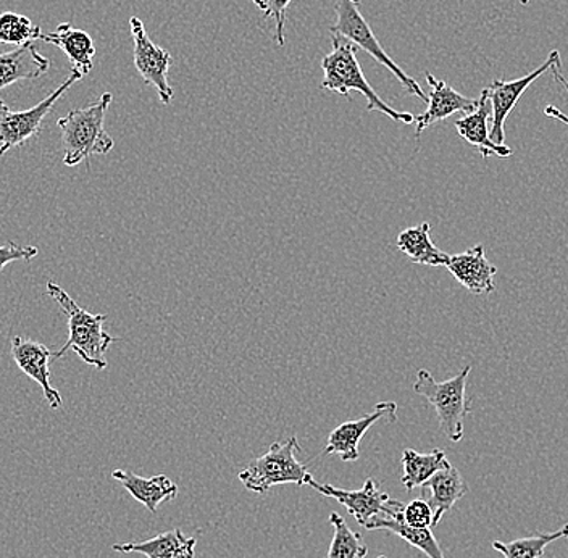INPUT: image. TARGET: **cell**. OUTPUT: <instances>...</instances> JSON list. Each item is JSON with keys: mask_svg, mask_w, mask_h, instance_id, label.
<instances>
[{"mask_svg": "<svg viewBox=\"0 0 568 558\" xmlns=\"http://www.w3.org/2000/svg\"><path fill=\"white\" fill-rule=\"evenodd\" d=\"M333 49L328 55L323 57L322 88L326 91L337 92L347 98L349 92L357 91L367 99V112H379L396 123L412 124L415 116L407 112H397L390 109L371 87L361 63L357 60V45L341 35L332 34Z\"/></svg>", "mask_w": 568, "mask_h": 558, "instance_id": "6da1fadb", "label": "cell"}, {"mask_svg": "<svg viewBox=\"0 0 568 558\" xmlns=\"http://www.w3.org/2000/svg\"><path fill=\"white\" fill-rule=\"evenodd\" d=\"M112 99L110 92H104L95 104L71 110L59 119L57 126L62 133L63 163L67 166L80 165L92 155H106L115 148V141L104 128Z\"/></svg>", "mask_w": 568, "mask_h": 558, "instance_id": "7a4b0ae2", "label": "cell"}, {"mask_svg": "<svg viewBox=\"0 0 568 558\" xmlns=\"http://www.w3.org/2000/svg\"><path fill=\"white\" fill-rule=\"evenodd\" d=\"M48 294L60 305L67 316H69V339L52 358H62L69 351L78 354V357L84 364L98 369H105L106 364L105 352L115 343V337L110 336L104 329L106 315H92L88 311L81 308L78 302L65 293L59 284L49 281Z\"/></svg>", "mask_w": 568, "mask_h": 558, "instance_id": "3957f363", "label": "cell"}, {"mask_svg": "<svg viewBox=\"0 0 568 558\" xmlns=\"http://www.w3.org/2000/svg\"><path fill=\"white\" fill-rule=\"evenodd\" d=\"M301 446L296 436L284 443H273L268 453L255 458L240 473V481L252 493L265 494L273 486L296 485L307 486L311 478L307 465L297 458Z\"/></svg>", "mask_w": 568, "mask_h": 558, "instance_id": "277c9868", "label": "cell"}, {"mask_svg": "<svg viewBox=\"0 0 568 558\" xmlns=\"http://www.w3.org/2000/svg\"><path fill=\"white\" fill-rule=\"evenodd\" d=\"M471 367L462 368L459 375L446 382H436L428 369H418L414 390L424 396L435 407L439 426L444 435L453 443L464 437V422L470 414V400L467 399V379Z\"/></svg>", "mask_w": 568, "mask_h": 558, "instance_id": "5b68a950", "label": "cell"}, {"mask_svg": "<svg viewBox=\"0 0 568 558\" xmlns=\"http://www.w3.org/2000/svg\"><path fill=\"white\" fill-rule=\"evenodd\" d=\"M361 0H333L336 21L335 24L329 27L332 34L341 35V38L353 42L357 48L364 49L368 55L373 57V60L382 63L383 67H386V69L399 80V83L403 84V88L406 89L408 94L415 95V98L422 99L424 102L428 101L420 84H418L414 78L408 77L406 71L400 69V67L390 59L388 53H386L383 45L379 44L376 34L373 33L371 24H368V21L365 20L364 16L361 13Z\"/></svg>", "mask_w": 568, "mask_h": 558, "instance_id": "8992f818", "label": "cell"}, {"mask_svg": "<svg viewBox=\"0 0 568 558\" xmlns=\"http://www.w3.org/2000/svg\"><path fill=\"white\" fill-rule=\"evenodd\" d=\"M549 71L554 74V80L562 84V87H566L568 91V81L564 78L562 60H560L559 51L550 52L546 62L542 63L541 67H538V69L532 70L531 73L513 81L496 80L493 81L491 87L486 88L489 104H491L493 122L491 130H489V138H491L493 142L504 144V140H506L504 124H506L507 116L513 113L515 105L518 104L525 91H527L538 78L549 73Z\"/></svg>", "mask_w": 568, "mask_h": 558, "instance_id": "52a82bcc", "label": "cell"}, {"mask_svg": "<svg viewBox=\"0 0 568 558\" xmlns=\"http://www.w3.org/2000/svg\"><path fill=\"white\" fill-rule=\"evenodd\" d=\"M83 80L80 73L71 71L69 80L60 84L48 98L42 99L38 105L21 112H13L6 102L0 101V158L12 149L21 148L41 131L45 116L52 112L53 105L71 87Z\"/></svg>", "mask_w": 568, "mask_h": 558, "instance_id": "ba28073f", "label": "cell"}, {"mask_svg": "<svg viewBox=\"0 0 568 558\" xmlns=\"http://www.w3.org/2000/svg\"><path fill=\"white\" fill-rule=\"evenodd\" d=\"M131 38H133V59L138 73L145 84L158 91L163 104L172 102L173 92L169 83V71L173 59L169 51L154 44L145 31L144 23L138 17L130 18Z\"/></svg>", "mask_w": 568, "mask_h": 558, "instance_id": "9c48e42d", "label": "cell"}, {"mask_svg": "<svg viewBox=\"0 0 568 558\" xmlns=\"http://www.w3.org/2000/svg\"><path fill=\"white\" fill-rule=\"evenodd\" d=\"M307 486L317 490L322 496L343 504L347 511L353 515L355 521L364 528L371 524L373 518L385 515L390 504V497L379 489V483H376L375 479H367L361 489L347 490L337 489L336 486L332 485H322L311 476L307 479Z\"/></svg>", "mask_w": 568, "mask_h": 558, "instance_id": "30bf717a", "label": "cell"}, {"mask_svg": "<svg viewBox=\"0 0 568 558\" xmlns=\"http://www.w3.org/2000/svg\"><path fill=\"white\" fill-rule=\"evenodd\" d=\"M426 83L429 84V98L426 101L428 109L425 110L420 115L415 116V136L420 138L426 128L432 124L443 122V120L449 119V116L456 115V113H471L478 105V99H470L467 95L460 94L456 89L449 87L446 81L438 80L433 77L429 71H425Z\"/></svg>", "mask_w": 568, "mask_h": 558, "instance_id": "8fae6325", "label": "cell"}, {"mask_svg": "<svg viewBox=\"0 0 568 558\" xmlns=\"http://www.w3.org/2000/svg\"><path fill=\"white\" fill-rule=\"evenodd\" d=\"M12 357L21 373H24L28 378L33 379L34 383L41 386L49 407L52 410L62 408V396H60L59 390L53 389L51 383V368H49V364L52 361V352L44 344L17 336L12 339Z\"/></svg>", "mask_w": 568, "mask_h": 558, "instance_id": "7c38bea8", "label": "cell"}, {"mask_svg": "<svg viewBox=\"0 0 568 558\" xmlns=\"http://www.w3.org/2000/svg\"><path fill=\"white\" fill-rule=\"evenodd\" d=\"M388 418L389 422H396L397 405L396 402H379L375 405V410L364 418L355 419V422H346L333 429L326 443L325 455H339L343 461H355L361 457L358 443L365 433L375 425L379 419Z\"/></svg>", "mask_w": 568, "mask_h": 558, "instance_id": "4fadbf2b", "label": "cell"}, {"mask_svg": "<svg viewBox=\"0 0 568 558\" xmlns=\"http://www.w3.org/2000/svg\"><path fill=\"white\" fill-rule=\"evenodd\" d=\"M446 268L468 293L491 294L496 291L495 276L497 268L486 258L485 247L481 244L462 252V254L449 255Z\"/></svg>", "mask_w": 568, "mask_h": 558, "instance_id": "5bb4252c", "label": "cell"}, {"mask_svg": "<svg viewBox=\"0 0 568 558\" xmlns=\"http://www.w3.org/2000/svg\"><path fill=\"white\" fill-rule=\"evenodd\" d=\"M489 116H491V104H489L488 92L483 89L478 99L477 109L467 113L464 119L457 120L456 130L459 136L468 144L477 148L483 159L513 158L514 151L506 144H496L489 138Z\"/></svg>", "mask_w": 568, "mask_h": 558, "instance_id": "9a60e30c", "label": "cell"}, {"mask_svg": "<svg viewBox=\"0 0 568 558\" xmlns=\"http://www.w3.org/2000/svg\"><path fill=\"white\" fill-rule=\"evenodd\" d=\"M422 488V499L426 500L433 511V528L439 525L444 515L453 510L454 506L468 493L460 471L449 467L435 473Z\"/></svg>", "mask_w": 568, "mask_h": 558, "instance_id": "2e32d148", "label": "cell"}, {"mask_svg": "<svg viewBox=\"0 0 568 558\" xmlns=\"http://www.w3.org/2000/svg\"><path fill=\"white\" fill-rule=\"evenodd\" d=\"M41 39L65 53L71 71L80 73L83 78L91 73L92 67H94L95 48L94 41L87 31L78 30L69 21H65V23H60L53 33L42 34Z\"/></svg>", "mask_w": 568, "mask_h": 558, "instance_id": "e0dca14e", "label": "cell"}, {"mask_svg": "<svg viewBox=\"0 0 568 558\" xmlns=\"http://www.w3.org/2000/svg\"><path fill=\"white\" fill-rule=\"evenodd\" d=\"M51 69V62L38 52L34 42H27L16 51L0 53V91L18 81H31Z\"/></svg>", "mask_w": 568, "mask_h": 558, "instance_id": "ac0fdd59", "label": "cell"}, {"mask_svg": "<svg viewBox=\"0 0 568 558\" xmlns=\"http://www.w3.org/2000/svg\"><path fill=\"white\" fill-rule=\"evenodd\" d=\"M115 481L122 483L124 489L148 508L151 514H155L160 504L169 503L178 496V486L166 475H155L152 478H142L136 473L115 470L112 473Z\"/></svg>", "mask_w": 568, "mask_h": 558, "instance_id": "d6986e66", "label": "cell"}, {"mask_svg": "<svg viewBox=\"0 0 568 558\" xmlns=\"http://www.w3.org/2000/svg\"><path fill=\"white\" fill-rule=\"evenodd\" d=\"M197 539L187 538L180 528L162 532L142 542L113 544L120 554H142L148 558H194Z\"/></svg>", "mask_w": 568, "mask_h": 558, "instance_id": "ffe728a7", "label": "cell"}, {"mask_svg": "<svg viewBox=\"0 0 568 558\" xmlns=\"http://www.w3.org/2000/svg\"><path fill=\"white\" fill-rule=\"evenodd\" d=\"M403 506L394 510L393 514L388 515V517H375L365 526V529H371V531H376V529H382V531L394 532V535L399 536L400 539L410 544L415 549L422 550L428 558H444V552L439 542L436 541L435 535H433L432 529H422V528H412L404 524L403 518Z\"/></svg>", "mask_w": 568, "mask_h": 558, "instance_id": "44dd1931", "label": "cell"}, {"mask_svg": "<svg viewBox=\"0 0 568 558\" xmlns=\"http://www.w3.org/2000/svg\"><path fill=\"white\" fill-rule=\"evenodd\" d=\"M397 248L410 258V262L424 266H446L449 254L439 251L432 241V225L422 223L420 226L407 227L397 236Z\"/></svg>", "mask_w": 568, "mask_h": 558, "instance_id": "7402d4cb", "label": "cell"}, {"mask_svg": "<svg viewBox=\"0 0 568 558\" xmlns=\"http://www.w3.org/2000/svg\"><path fill=\"white\" fill-rule=\"evenodd\" d=\"M404 475L403 483L406 490H414L425 485L435 473L453 467L442 449H435L429 454H420L414 449L403 453Z\"/></svg>", "mask_w": 568, "mask_h": 558, "instance_id": "603a6c76", "label": "cell"}, {"mask_svg": "<svg viewBox=\"0 0 568 558\" xmlns=\"http://www.w3.org/2000/svg\"><path fill=\"white\" fill-rule=\"evenodd\" d=\"M566 538H568V525L554 532H538L530 538L515 539L510 542L495 541L493 549L506 558H542L546 547Z\"/></svg>", "mask_w": 568, "mask_h": 558, "instance_id": "cb8c5ba5", "label": "cell"}, {"mask_svg": "<svg viewBox=\"0 0 568 558\" xmlns=\"http://www.w3.org/2000/svg\"><path fill=\"white\" fill-rule=\"evenodd\" d=\"M329 524L335 528L332 546L325 558H365L368 549L362 542V536L347 526L346 520L339 514L333 511L329 515Z\"/></svg>", "mask_w": 568, "mask_h": 558, "instance_id": "d4e9b609", "label": "cell"}, {"mask_svg": "<svg viewBox=\"0 0 568 558\" xmlns=\"http://www.w3.org/2000/svg\"><path fill=\"white\" fill-rule=\"evenodd\" d=\"M42 30L31 18L6 12L0 16V42L2 44L20 45L41 39Z\"/></svg>", "mask_w": 568, "mask_h": 558, "instance_id": "484cf974", "label": "cell"}, {"mask_svg": "<svg viewBox=\"0 0 568 558\" xmlns=\"http://www.w3.org/2000/svg\"><path fill=\"white\" fill-rule=\"evenodd\" d=\"M265 13L266 18L275 21V42L278 48L284 45V27H286V10L293 0H252Z\"/></svg>", "mask_w": 568, "mask_h": 558, "instance_id": "4316f807", "label": "cell"}, {"mask_svg": "<svg viewBox=\"0 0 568 558\" xmlns=\"http://www.w3.org/2000/svg\"><path fill=\"white\" fill-rule=\"evenodd\" d=\"M400 518H403L404 524L412 526V528H433V511L424 499H415L404 506Z\"/></svg>", "mask_w": 568, "mask_h": 558, "instance_id": "83f0119b", "label": "cell"}, {"mask_svg": "<svg viewBox=\"0 0 568 558\" xmlns=\"http://www.w3.org/2000/svg\"><path fill=\"white\" fill-rule=\"evenodd\" d=\"M39 248L34 245H20L9 241L0 245V272L13 262H31L38 257Z\"/></svg>", "mask_w": 568, "mask_h": 558, "instance_id": "f1b7e54d", "label": "cell"}, {"mask_svg": "<svg viewBox=\"0 0 568 558\" xmlns=\"http://www.w3.org/2000/svg\"><path fill=\"white\" fill-rule=\"evenodd\" d=\"M545 115L550 116V119L559 120V122H562L568 126V115L562 112V110L557 109L556 105H548L545 109Z\"/></svg>", "mask_w": 568, "mask_h": 558, "instance_id": "f546056e", "label": "cell"}, {"mask_svg": "<svg viewBox=\"0 0 568 558\" xmlns=\"http://www.w3.org/2000/svg\"><path fill=\"white\" fill-rule=\"evenodd\" d=\"M531 0H520L521 6H528Z\"/></svg>", "mask_w": 568, "mask_h": 558, "instance_id": "4dcf8cb0", "label": "cell"}, {"mask_svg": "<svg viewBox=\"0 0 568 558\" xmlns=\"http://www.w3.org/2000/svg\"><path fill=\"white\" fill-rule=\"evenodd\" d=\"M378 558H386L385 556L378 557Z\"/></svg>", "mask_w": 568, "mask_h": 558, "instance_id": "1f68e13d", "label": "cell"}]
</instances>
